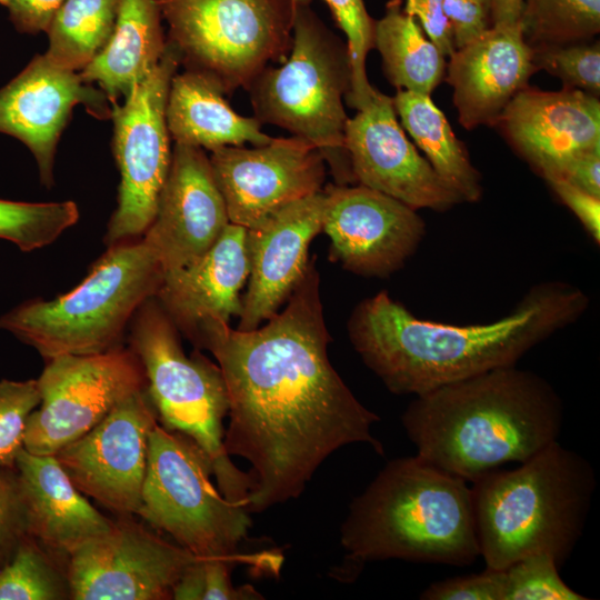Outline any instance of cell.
Returning a JSON list of instances; mask_svg holds the SVG:
<instances>
[{
    "label": "cell",
    "instance_id": "cell-1",
    "mask_svg": "<svg viewBox=\"0 0 600 600\" xmlns=\"http://www.w3.org/2000/svg\"><path fill=\"white\" fill-rule=\"evenodd\" d=\"M316 258L282 311L252 330L203 322L194 347L210 351L229 397L227 453L250 464V513L298 498L336 450L368 443L380 418L351 392L328 357L331 341L320 299Z\"/></svg>",
    "mask_w": 600,
    "mask_h": 600
},
{
    "label": "cell",
    "instance_id": "cell-2",
    "mask_svg": "<svg viewBox=\"0 0 600 600\" xmlns=\"http://www.w3.org/2000/svg\"><path fill=\"white\" fill-rule=\"evenodd\" d=\"M589 302L587 293L573 284L540 282L509 314L459 326L416 317L380 291L356 306L348 334L364 364L391 392L419 396L516 366L537 344L577 322Z\"/></svg>",
    "mask_w": 600,
    "mask_h": 600
},
{
    "label": "cell",
    "instance_id": "cell-3",
    "mask_svg": "<svg viewBox=\"0 0 600 600\" xmlns=\"http://www.w3.org/2000/svg\"><path fill=\"white\" fill-rule=\"evenodd\" d=\"M562 420L552 386L516 366L416 396L401 417L419 457L472 482L557 441Z\"/></svg>",
    "mask_w": 600,
    "mask_h": 600
},
{
    "label": "cell",
    "instance_id": "cell-4",
    "mask_svg": "<svg viewBox=\"0 0 600 600\" xmlns=\"http://www.w3.org/2000/svg\"><path fill=\"white\" fill-rule=\"evenodd\" d=\"M340 540L356 562L471 564L480 556L472 489L418 454L391 460L353 499Z\"/></svg>",
    "mask_w": 600,
    "mask_h": 600
},
{
    "label": "cell",
    "instance_id": "cell-5",
    "mask_svg": "<svg viewBox=\"0 0 600 600\" xmlns=\"http://www.w3.org/2000/svg\"><path fill=\"white\" fill-rule=\"evenodd\" d=\"M596 474L554 441L512 470L491 471L472 489L477 538L487 568L506 569L534 553L560 567L586 524Z\"/></svg>",
    "mask_w": 600,
    "mask_h": 600
},
{
    "label": "cell",
    "instance_id": "cell-6",
    "mask_svg": "<svg viewBox=\"0 0 600 600\" xmlns=\"http://www.w3.org/2000/svg\"><path fill=\"white\" fill-rule=\"evenodd\" d=\"M164 270L142 239L108 247L88 276L52 300L24 301L0 317V329L47 361L121 346L137 310L156 296Z\"/></svg>",
    "mask_w": 600,
    "mask_h": 600
},
{
    "label": "cell",
    "instance_id": "cell-7",
    "mask_svg": "<svg viewBox=\"0 0 600 600\" xmlns=\"http://www.w3.org/2000/svg\"><path fill=\"white\" fill-rule=\"evenodd\" d=\"M351 88L347 43L314 13L297 4L292 43L282 64L267 67L247 89L254 118L316 146L339 184L354 182L344 131L343 100Z\"/></svg>",
    "mask_w": 600,
    "mask_h": 600
},
{
    "label": "cell",
    "instance_id": "cell-8",
    "mask_svg": "<svg viewBox=\"0 0 600 600\" xmlns=\"http://www.w3.org/2000/svg\"><path fill=\"white\" fill-rule=\"evenodd\" d=\"M128 340L143 367L158 420L194 441L209 457L222 496L246 508L251 478L224 449L229 397L220 367L198 351L186 354L178 329L154 297L134 313Z\"/></svg>",
    "mask_w": 600,
    "mask_h": 600
},
{
    "label": "cell",
    "instance_id": "cell-9",
    "mask_svg": "<svg viewBox=\"0 0 600 600\" xmlns=\"http://www.w3.org/2000/svg\"><path fill=\"white\" fill-rule=\"evenodd\" d=\"M212 463L189 437L157 423L150 432L147 472L137 516L200 559H224L278 570L281 556L242 554L250 512L214 487Z\"/></svg>",
    "mask_w": 600,
    "mask_h": 600
},
{
    "label": "cell",
    "instance_id": "cell-10",
    "mask_svg": "<svg viewBox=\"0 0 600 600\" xmlns=\"http://www.w3.org/2000/svg\"><path fill=\"white\" fill-rule=\"evenodd\" d=\"M180 66L223 94L251 82L291 49L296 0H158Z\"/></svg>",
    "mask_w": 600,
    "mask_h": 600
},
{
    "label": "cell",
    "instance_id": "cell-11",
    "mask_svg": "<svg viewBox=\"0 0 600 600\" xmlns=\"http://www.w3.org/2000/svg\"><path fill=\"white\" fill-rule=\"evenodd\" d=\"M179 66L178 53L167 41L152 72L120 103H111L112 151L120 183L103 239L107 247L141 238L156 214L171 163L166 106Z\"/></svg>",
    "mask_w": 600,
    "mask_h": 600
},
{
    "label": "cell",
    "instance_id": "cell-12",
    "mask_svg": "<svg viewBox=\"0 0 600 600\" xmlns=\"http://www.w3.org/2000/svg\"><path fill=\"white\" fill-rule=\"evenodd\" d=\"M37 382L40 403L28 418L24 449L39 456H54L126 398L147 388L139 358L122 346L101 353L52 358Z\"/></svg>",
    "mask_w": 600,
    "mask_h": 600
},
{
    "label": "cell",
    "instance_id": "cell-13",
    "mask_svg": "<svg viewBox=\"0 0 600 600\" xmlns=\"http://www.w3.org/2000/svg\"><path fill=\"white\" fill-rule=\"evenodd\" d=\"M196 559L146 527L123 519L67 557L73 600H164Z\"/></svg>",
    "mask_w": 600,
    "mask_h": 600
},
{
    "label": "cell",
    "instance_id": "cell-14",
    "mask_svg": "<svg viewBox=\"0 0 600 600\" xmlns=\"http://www.w3.org/2000/svg\"><path fill=\"white\" fill-rule=\"evenodd\" d=\"M157 423L156 409L143 389L126 398L99 424L54 457L84 496L121 516L137 514L149 437Z\"/></svg>",
    "mask_w": 600,
    "mask_h": 600
},
{
    "label": "cell",
    "instance_id": "cell-15",
    "mask_svg": "<svg viewBox=\"0 0 600 600\" xmlns=\"http://www.w3.org/2000/svg\"><path fill=\"white\" fill-rule=\"evenodd\" d=\"M209 160L229 222L251 229L289 203L321 191L327 162L312 143L291 136L253 148L226 146Z\"/></svg>",
    "mask_w": 600,
    "mask_h": 600
},
{
    "label": "cell",
    "instance_id": "cell-16",
    "mask_svg": "<svg viewBox=\"0 0 600 600\" xmlns=\"http://www.w3.org/2000/svg\"><path fill=\"white\" fill-rule=\"evenodd\" d=\"M322 231L330 258L363 277H387L414 254L426 223L417 210L362 184L328 186Z\"/></svg>",
    "mask_w": 600,
    "mask_h": 600
},
{
    "label": "cell",
    "instance_id": "cell-17",
    "mask_svg": "<svg viewBox=\"0 0 600 600\" xmlns=\"http://www.w3.org/2000/svg\"><path fill=\"white\" fill-rule=\"evenodd\" d=\"M354 181L410 208L447 211L463 202L421 157L398 123L392 98L378 92L344 131Z\"/></svg>",
    "mask_w": 600,
    "mask_h": 600
},
{
    "label": "cell",
    "instance_id": "cell-18",
    "mask_svg": "<svg viewBox=\"0 0 600 600\" xmlns=\"http://www.w3.org/2000/svg\"><path fill=\"white\" fill-rule=\"evenodd\" d=\"M77 104L99 120L111 117V103L99 88L79 72L52 64L44 53L0 89V132L30 150L47 188L53 184L57 144Z\"/></svg>",
    "mask_w": 600,
    "mask_h": 600
},
{
    "label": "cell",
    "instance_id": "cell-19",
    "mask_svg": "<svg viewBox=\"0 0 600 600\" xmlns=\"http://www.w3.org/2000/svg\"><path fill=\"white\" fill-rule=\"evenodd\" d=\"M209 157L198 147L174 143L156 214L141 237L164 271L201 257L229 224Z\"/></svg>",
    "mask_w": 600,
    "mask_h": 600
},
{
    "label": "cell",
    "instance_id": "cell-20",
    "mask_svg": "<svg viewBox=\"0 0 600 600\" xmlns=\"http://www.w3.org/2000/svg\"><path fill=\"white\" fill-rule=\"evenodd\" d=\"M326 194L289 203L247 230L249 277L239 330H252L279 311L308 267L312 239L322 231Z\"/></svg>",
    "mask_w": 600,
    "mask_h": 600
},
{
    "label": "cell",
    "instance_id": "cell-21",
    "mask_svg": "<svg viewBox=\"0 0 600 600\" xmlns=\"http://www.w3.org/2000/svg\"><path fill=\"white\" fill-rule=\"evenodd\" d=\"M498 123L544 179L570 157L600 147V102L574 88L541 91L527 86Z\"/></svg>",
    "mask_w": 600,
    "mask_h": 600
},
{
    "label": "cell",
    "instance_id": "cell-22",
    "mask_svg": "<svg viewBox=\"0 0 600 600\" xmlns=\"http://www.w3.org/2000/svg\"><path fill=\"white\" fill-rule=\"evenodd\" d=\"M449 59L447 81L453 89L459 122L467 130L497 124L537 71L520 22L491 26Z\"/></svg>",
    "mask_w": 600,
    "mask_h": 600
},
{
    "label": "cell",
    "instance_id": "cell-23",
    "mask_svg": "<svg viewBox=\"0 0 600 600\" xmlns=\"http://www.w3.org/2000/svg\"><path fill=\"white\" fill-rule=\"evenodd\" d=\"M249 270L247 229L229 223L201 257L164 271L154 298L178 331L194 343L207 320L229 323L232 316L239 317Z\"/></svg>",
    "mask_w": 600,
    "mask_h": 600
},
{
    "label": "cell",
    "instance_id": "cell-24",
    "mask_svg": "<svg viewBox=\"0 0 600 600\" xmlns=\"http://www.w3.org/2000/svg\"><path fill=\"white\" fill-rule=\"evenodd\" d=\"M18 470L28 516V534L53 553L67 557L106 533L113 521L98 511L73 484L54 456L24 448Z\"/></svg>",
    "mask_w": 600,
    "mask_h": 600
},
{
    "label": "cell",
    "instance_id": "cell-25",
    "mask_svg": "<svg viewBox=\"0 0 600 600\" xmlns=\"http://www.w3.org/2000/svg\"><path fill=\"white\" fill-rule=\"evenodd\" d=\"M158 0H120L106 48L79 73L98 84L110 103L123 100L161 60L167 37Z\"/></svg>",
    "mask_w": 600,
    "mask_h": 600
},
{
    "label": "cell",
    "instance_id": "cell-26",
    "mask_svg": "<svg viewBox=\"0 0 600 600\" xmlns=\"http://www.w3.org/2000/svg\"><path fill=\"white\" fill-rule=\"evenodd\" d=\"M166 120L174 143L209 151L244 143L262 146L272 139L254 117L237 113L214 84L186 70L172 77Z\"/></svg>",
    "mask_w": 600,
    "mask_h": 600
},
{
    "label": "cell",
    "instance_id": "cell-27",
    "mask_svg": "<svg viewBox=\"0 0 600 600\" xmlns=\"http://www.w3.org/2000/svg\"><path fill=\"white\" fill-rule=\"evenodd\" d=\"M392 102L403 128L426 153L438 176L463 202L479 201L482 196L480 173L430 96L399 89Z\"/></svg>",
    "mask_w": 600,
    "mask_h": 600
},
{
    "label": "cell",
    "instance_id": "cell-28",
    "mask_svg": "<svg viewBox=\"0 0 600 600\" xmlns=\"http://www.w3.org/2000/svg\"><path fill=\"white\" fill-rule=\"evenodd\" d=\"M373 47L398 90L430 96L443 78L446 58L424 37L416 18L404 12L401 0H390L384 16L374 21Z\"/></svg>",
    "mask_w": 600,
    "mask_h": 600
},
{
    "label": "cell",
    "instance_id": "cell-29",
    "mask_svg": "<svg viewBox=\"0 0 600 600\" xmlns=\"http://www.w3.org/2000/svg\"><path fill=\"white\" fill-rule=\"evenodd\" d=\"M120 0H64L47 30L44 56L62 69L80 72L108 44Z\"/></svg>",
    "mask_w": 600,
    "mask_h": 600
},
{
    "label": "cell",
    "instance_id": "cell-30",
    "mask_svg": "<svg viewBox=\"0 0 600 600\" xmlns=\"http://www.w3.org/2000/svg\"><path fill=\"white\" fill-rule=\"evenodd\" d=\"M520 23L531 48L591 41L600 31V0H522Z\"/></svg>",
    "mask_w": 600,
    "mask_h": 600
},
{
    "label": "cell",
    "instance_id": "cell-31",
    "mask_svg": "<svg viewBox=\"0 0 600 600\" xmlns=\"http://www.w3.org/2000/svg\"><path fill=\"white\" fill-rule=\"evenodd\" d=\"M60 557L27 536L0 568V600L71 599L66 567Z\"/></svg>",
    "mask_w": 600,
    "mask_h": 600
},
{
    "label": "cell",
    "instance_id": "cell-32",
    "mask_svg": "<svg viewBox=\"0 0 600 600\" xmlns=\"http://www.w3.org/2000/svg\"><path fill=\"white\" fill-rule=\"evenodd\" d=\"M79 219L73 201L21 202L0 199V239L21 251H33L57 240Z\"/></svg>",
    "mask_w": 600,
    "mask_h": 600
},
{
    "label": "cell",
    "instance_id": "cell-33",
    "mask_svg": "<svg viewBox=\"0 0 600 600\" xmlns=\"http://www.w3.org/2000/svg\"><path fill=\"white\" fill-rule=\"evenodd\" d=\"M338 27L346 34L351 66V88L347 102L357 111L364 109L379 92L369 82L366 59L373 48L374 20L363 0H323Z\"/></svg>",
    "mask_w": 600,
    "mask_h": 600
},
{
    "label": "cell",
    "instance_id": "cell-34",
    "mask_svg": "<svg viewBox=\"0 0 600 600\" xmlns=\"http://www.w3.org/2000/svg\"><path fill=\"white\" fill-rule=\"evenodd\" d=\"M532 62L558 77L564 87L598 96L600 92V43L582 41L532 47Z\"/></svg>",
    "mask_w": 600,
    "mask_h": 600
},
{
    "label": "cell",
    "instance_id": "cell-35",
    "mask_svg": "<svg viewBox=\"0 0 600 600\" xmlns=\"http://www.w3.org/2000/svg\"><path fill=\"white\" fill-rule=\"evenodd\" d=\"M559 566L547 553H534L513 562L504 572L502 600H586L561 579Z\"/></svg>",
    "mask_w": 600,
    "mask_h": 600
},
{
    "label": "cell",
    "instance_id": "cell-36",
    "mask_svg": "<svg viewBox=\"0 0 600 600\" xmlns=\"http://www.w3.org/2000/svg\"><path fill=\"white\" fill-rule=\"evenodd\" d=\"M39 403L37 379L0 380V467L16 468L28 418Z\"/></svg>",
    "mask_w": 600,
    "mask_h": 600
},
{
    "label": "cell",
    "instance_id": "cell-37",
    "mask_svg": "<svg viewBox=\"0 0 600 600\" xmlns=\"http://www.w3.org/2000/svg\"><path fill=\"white\" fill-rule=\"evenodd\" d=\"M236 562L224 559H196L172 588L174 600H256L263 599L252 586L234 587L230 570Z\"/></svg>",
    "mask_w": 600,
    "mask_h": 600
},
{
    "label": "cell",
    "instance_id": "cell-38",
    "mask_svg": "<svg viewBox=\"0 0 600 600\" xmlns=\"http://www.w3.org/2000/svg\"><path fill=\"white\" fill-rule=\"evenodd\" d=\"M27 536V507L18 470L0 467V568Z\"/></svg>",
    "mask_w": 600,
    "mask_h": 600
},
{
    "label": "cell",
    "instance_id": "cell-39",
    "mask_svg": "<svg viewBox=\"0 0 600 600\" xmlns=\"http://www.w3.org/2000/svg\"><path fill=\"white\" fill-rule=\"evenodd\" d=\"M503 569L487 568L481 573L454 577L430 584L420 596L424 600H502Z\"/></svg>",
    "mask_w": 600,
    "mask_h": 600
},
{
    "label": "cell",
    "instance_id": "cell-40",
    "mask_svg": "<svg viewBox=\"0 0 600 600\" xmlns=\"http://www.w3.org/2000/svg\"><path fill=\"white\" fill-rule=\"evenodd\" d=\"M451 22L456 49L492 26V0H442Z\"/></svg>",
    "mask_w": 600,
    "mask_h": 600
},
{
    "label": "cell",
    "instance_id": "cell-41",
    "mask_svg": "<svg viewBox=\"0 0 600 600\" xmlns=\"http://www.w3.org/2000/svg\"><path fill=\"white\" fill-rule=\"evenodd\" d=\"M406 13L417 17L428 39L444 58L456 50L453 30L442 0H406Z\"/></svg>",
    "mask_w": 600,
    "mask_h": 600
},
{
    "label": "cell",
    "instance_id": "cell-42",
    "mask_svg": "<svg viewBox=\"0 0 600 600\" xmlns=\"http://www.w3.org/2000/svg\"><path fill=\"white\" fill-rule=\"evenodd\" d=\"M549 179H561L600 198V147L570 157L546 178Z\"/></svg>",
    "mask_w": 600,
    "mask_h": 600
},
{
    "label": "cell",
    "instance_id": "cell-43",
    "mask_svg": "<svg viewBox=\"0 0 600 600\" xmlns=\"http://www.w3.org/2000/svg\"><path fill=\"white\" fill-rule=\"evenodd\" d=\"M559 199L574 213L589 236L600 242V198L561 179L546 180Z\"/></svg>",
    "mask_w": 600,
    "mask_h": 600
},
{
    "label": "cell",
    "instance_id": "cell-44",
    "mask_svg": "<svg viewBox=\"0 0 600 600\" xmlns=\"http://www.w3.org/2000/svg\"><path fill=\"white\" fill-rule=\"evenodd\" d=\"M64 0H0L16 30L36 34L47 32L50 22Z\"/></svg>",
    "mask_w": 600,
    "mask_h": 600
},
{
    "label": "cell",
    "instance_id": "cell-45",
    "mask_svg": "<svg viewBox=\"0 0 600 600\" xmlns=\"http://www.w3.org/2000/svg\"><path fill=\"white\" fill-rule=\"evenodd\" d=\"M522 0H492V26L520 22Z\"/></svg>",
    "mask_w": 600,
    "mask_h": 600
},
{
    "label": "cell",
    "instance_id": "cell-46",
    "mask_svg": "<svg viewBox=\"0 0 600 600\" xmlns=\"http://www.w3.org/2000/svg\"><path fill=\"white\" fill-rule=\"evenodd\" d=\"M297 4H310L311 0H296Z\"/></svg>",
    "mask_w": 600,
    "mask_h": 600
}]
</instances>
